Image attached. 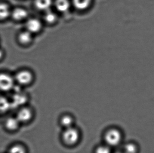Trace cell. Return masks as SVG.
<instances>
[{
    "mask_svg": "<svg viewBox=\"0 0 154 153\" xmlns=\"http://www.w3.org/2000/svg\"><path fill=\"white\" fill-rule=\"evenodd\" d=\"M104 139L106 144L108 146H117L122 142L123 134L122 132L117 128H110L105 133Z\"/></svg>",
    "mask_w": 154,
    "mask_h": 153,
    "instance_id": "6da1fadb",
    "label": "cell"
},
{
    "mask_svg": "<svg viewBox=\"0 0 154 153\" xmlns=\"http://www.w3.org/2000/svg\"><path fill=\"white\" fill-rule=\"evenodd\" d=\"M62 137L63 141L66 144L73 146L79 142L80 134L79 130L73 126L65 128Z\"/></svg>",
    "mask_w": 154,
    "mask_h": 153,
    "instance_id": "7a4b0ae2",
    "label": "cell"
},
{
    "mask_svg": "<svg viewBox=\"0 0 154 153\" xmlns=\"http://www.w3.org/2000/svg\"><path fill=\"white\" fill-rule=\"evenodd\" d=\"M33 79L34 75L32 72L28 70H23L16 73L14 80L20 85L26 86L31 84Z\"/></svg>",
    "mask_w": 154,
    "mask_h": 153,
    "instance_id": "3957f363",
    "label": "cell"
},
{
    "mask_svg": "<svg viewBox=\"0 0 154 153\" xmlns=\"http://www.w3.org/2000/svg\"><path fill=\"white\" fill-rule=\"evenodd\" d=\"M14 78L5 73H0V90L7 92L14 89Z\"/></svg>",
    "mask_w": 154,
    "mask_h": 153,
    "instance_id": "277c9868",
    "label": "cell"
},
{
    "mask_svg": "<svg viewBox=\"0 0 154 153\" xmlns=\"http://www.w3.org/2000/svg\"><path fill=\"white\" fill-rule=\"evenodd\" d=\"M25 27L26 30L34 35L41 31L43 28V22L37 18H30L26 21Z\"/></svg>",
    "mask_w": 154,
    "mask_h": 153,
    "instance_id": "5b68a950",
    "label": "cell"
},
{
    "mask_svg": "<svg viewBox=\"0 0 154 153\" xmlns=\"http://www.w3.org/2000/svg\"><path fill=\"white\" fill-rule=\"evenodd\" d=\"M15 117L20 124L28 123L32 119L33 112L29 108L23 106L20 108Z\"/></svg>",
    "mask_w": 154,
    "mask_h": 153,
    "instance_id": "8992f818",
    "label": "cell"
},
{
    "mask_svg": "<svg viewBox=\"0 0 154 153\" xmlns=\"http://www.w3.org/2000/svg\"><path fill=\"white\" fill-rule=\"evenodd\" d=\"M28 101V97L22 92H15L11 100V108L21 107L24 106Z\"/></svg>",
    "mask_w": 154,
    "mask_h": 153,
    "instance_id": "52a82bcc",
    "label": "cell"
},
{
    "mask_svg": "<svg viewBox=\"0 0 154 153\" xmlns=\"http://www.w3.org/2000/svg\"><path fill=\"white\" fill-rule=\"evenodd\" d=\"M20 124L16 117H10L5 121L4 126L9 132H14L19 129Z\"/></svg>",
    "mask_w": 154,
    "mask_h": 153,
    "instance_id": "ba28073f",
    "label": "cell"
},
{
    "mask_svg": "<svg viewBox=\"0 0 154 153\" xmlns=\"http://www.w3.org/2000/svg\"><path fill=\"white\" fill-rule=\"evenodd\" d=\"M11 16L14 19L18 21L26 19L29 16V12L24 8L18 7L11 12Z\"/></svg>",
    "mask_w": 154,
    "mask_h": 153,
    "instance_id": "9c48e42d",
    "label": "cell"
},
{
    "mask_svg": "<svg viewBox=\"0 0 154 153\" xmlns=\"http://www.w3.org/2000/svg\"><path fill=\"white\" fill-rule=\"evenodd\" d=\"M18 39L20 44L23 46H28L33 41V35L26 30L19 34Z\"/></svg>",
    "mask_w": 154,
    "mask_h": 153,
    "instance_id": "30bf717a",
    "label": "cell"
},
{
    "mask_svg": "<svg viewBox=\"0 0 154 153\" xmlns=\"http://www.w3.org/2000/svg\"><path fill=\"white\" fill-rule=\"evenodd\" d=\"M55 7L58 12L65 13L69 11L71 4L69 0H56Z\"/></svg>",
    "mask_w": 154,
    "mask_h": 153,
    "instance_id": "8fae6325",
    "label": "cell"
},
{
    "mask_svg": "<svg viewBox=\"0 0 154 153\" xmlns=\"http://www.w3.org/2000/svg\"><path fill=\"white\" fill-rule=\"evenodd\" d=\"M43 20L48 25H53L58 21V16L56 12L49 10L44 12Z\"/></svg>",
    "mask_w": 154,
    "mask_h": 153,
    "instance_id": "7c38bea8",
    "label": "cell"
},
{
    "mask_svg": "<svg viewBox=\"0 0 154 153\" xmlns=\"http://www.w3.org/2000/svg\"><path fill=\"white\" fill-rule=\"evenodd\" d=\"M53 1L52 0H34V5L38 10L45 12L50 10Z\"/></svg>",
    "mask_w": 154,
    "mask_h": 153,
    "instance_id": "4fadbf2b",
    "label": "cell"
},
{
    "mask_svg": "<svg viewBox=\"0 0 154 153\" xmlns=\"http://www.w3.org/2000/svg\"><path fill=\"white\" fill-rule=\"evenodd\" d=\"M91 1L92 0H72V3L76 10L83 11L90 7Z\"/></svg>",
    "mask_w": 154,
    "mask_h": 153,
    "instance_id": "5bb4252c",
    "label": "cell"
},
{
    "mask_svg": "<svg viewBox=\"0 0 154 153\" xmlns=\"http://www.w3.org/2000/svg\"><path fill=\"white\" fill-rule=\"evenodd\" d=\"M11 109V101L3 96H0V114H4Z\"/></svg>",
    "mask_w": 154,
    "mask_h": 153,
    "instance_id": "9a60e30c",
    "label": "cell"
},
{
    "mask_svg": "<svg viewBox=\"0 0 154 153\" xmlns=\"http://www.w3.org/2000/svg\"><path fill=\"white\" fill-rule=\"evenodd\" d=\"M11 10L8 4L4 3H0V20L7 19L11 14Z\"/></svg>",
    "mask_w": 154,
    "mask_h": 153,
    "instance_id": "2e32d148",
    "label": "cell"
},
{
    "mask_svg": "<svg viewBox=\"0 0 154 153\" xmlns=\"http://www.w3.org/2000/svg\"><path fill=\"white\" fill-rule=\"evenodd\" d=\"M139 150V147L136 143L129 142L125 145L122 151L125 153H138Z\"/></svg>",
    "mask_w": 154,
    "mask_h": 153,
    "instance_id": "e0dca14e",
    "label": "cell"
},
{
    "mask_svg": "<svg viewBox=\"0 0 154 153\" xmlns=\"http://www.w3.org/2000/svg\"><path fill=\"white\" fill-rule=\"evenodd\" d=\"M60 124L65 128L73 127L74 124V118L69 115H65L60 119Z\"/></svg>",
    "mask_w": 154,
    "mask_h": 153,
    "instance_id": "ac0fdd59",
    "label": "cell"
},
{
    "mask_svg": "<svg viewBox=\"0 0 154 153\" xmlns=\"http://www.w3.org/2000/svg\"><path fill=\"white\" fill-rule=\"evenodd\" d=\"M8 153H27V152L23 145L20 144H15L10 147Z\"/></svg>",
    "mask_w": 154,
    "mask_h": 153,
    "instance_id": "d6986e66",
    "label": "cell"
},
{
    "mask_svg": "<svg viewBox=\"0 0 154 153\" xmlns=\"http://www.w3.org/2000/svg\"><path fill=\"white\" fill-rule=\"evenodd\" d=\"M95 153H111V149L106 144L99 146L96 148Z\"/></svg>",
    "mask_w": 154,
    "mask_h": 153,
    "instance_id": "ffe728a7",
    "label": "cell"
},
{
    "mask_svg": "<svg viewBox=\"0 0 154 153\" xmlns=\"http://www.w3.org/2000/svg\"><path fill=\"white\" fill-rule=\"evenodd\" d=\"M4 56L3 51L2 49H0V60Z\"/></svg>",
    "mask_w": 154,
    "mask_h": 153,
    "instance_id": "44dd1931",
    "label": "cell"
},
{
    "mask_svg": "<svg viewBox=\"0 0 154 153\" xmlns=\"http://www.w3.org/2000/svg\"><path fill=\"white\" fill-rule=\"evenodd\" d=\"M115 153H125V152H123V151H121V152H115Z\"/></svg>",
    "mask_w": 154,
    "mask_h": 153,
    "instance_id": "7402d4cb",
    "label": "cell"
}]
</instances>
